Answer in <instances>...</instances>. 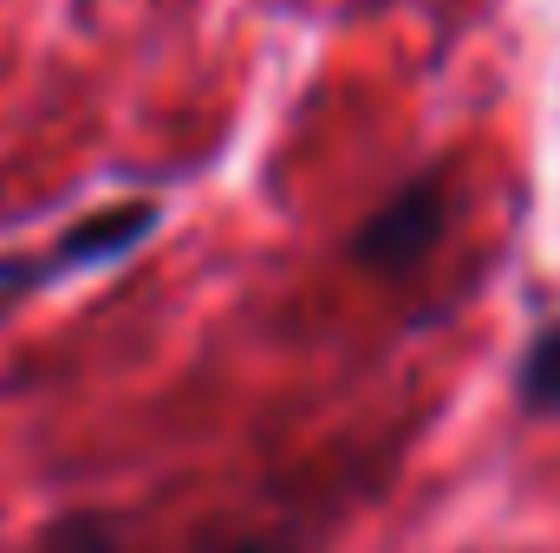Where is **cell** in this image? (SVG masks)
Returning a JSON list of instances; mask_svg holds the SVG:
<instances>
[{
	"mask_svg": "<svg viewBox=\"0 0 560 553\" xmlns=\"http://www.w3.org/2000/svg\"><path fill=\"white\" fill-rule=\"evenodd\" d=\"M156 228V202H112V209H92L79 215L46 255H20V261H0V306L52 286L66 274H85V268H112L138 248L143 235Z\"/></svg>",
	"mask_w": 560,
	"mask_h": 553,
	"instance_id": "1",
	"label": "cell"
},
{
	"mask_svg": "<svg viewBox=\"0 0 560 553\" xmlns=\"http://www.w3.org/2000/svg\"><path fill=\"white\" fill-rule=\"evenodd\" d=\"M443 228H450V176H443V169H423L411 183H398V189L352 228L346 255H352V268H365V274H411L423 255L443 242Z\"/></svg>",
	"mask_w": 560,
	"mask_h": 553,
	"instance_id": "2",
	"label": "cell"
},
{
	"mask_svg": "<svg viewBox=\"0 0 560 553\" xmlns=\"http://www.w3.org/2000/svg\"><path fill=\"white\" fill-rule=\"evenodd\" d=\"M515 391H522L528 416H560V319L528 339V352L515 365Z\"/></svg>",
	"mask_w": 560,
	"mask_h": 553,
	"instance_id": "3",
	"label": "cell"
},
{
	"mask_svg": "<svg viewBox=\"0 0 560 553\" xmlns=\"http://www.w3.org/2000/svg\"><path fill=\"white\" fill-rule=\"evenodd\" d=\"M229 553H300L293 541H268V534H255V541H235Z\"/></svg>",
	"mask_w": 560,
	"mask_h": 553,
	"instance_id": "4",
	"label": "cell"
}]
</instances>
